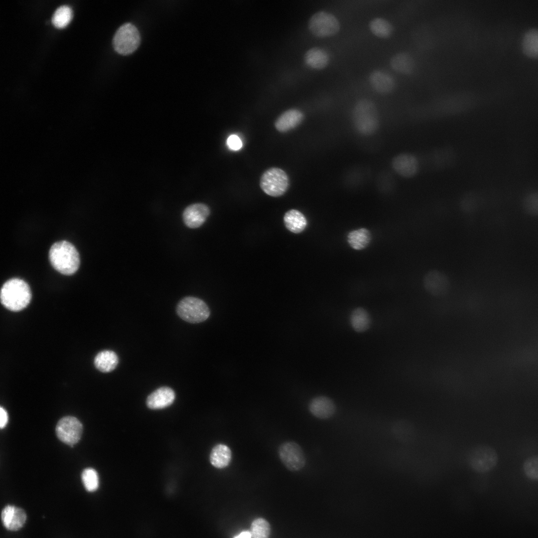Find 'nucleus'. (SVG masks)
<instances>
[{
  "label": "nucleus",
  "instance_id": "12",
  "mask_svg": "<svg viewBox=\"0 0 538 538\" xmlns=\"http://www.w3.org/2000/svg\"><path fill=\"white\" fill-rule=\"evenodd\" d=\"M394 170L400 176L411 178L417 174L420 164L418 157L409 152H403L395 156L392 161Z\"/></svg>",
  "mask_w": 538,
  "mask_h": 538
},
{
  "label": "nucleus",
  "instance_id": "8",
  "mask_svg": "<svg viewBox=\"0 0 538 538\" xmlns=\"http://www.w3.org/2000/svg\"><path fill=\"white\" fill-rule=\"evenodd\" d=\"M277 454L282 465L289 471H299L306 465L305 453L300 445L295 441L281 443L278 447Z\"/></svg>",
  "mask_w": 538,
  "mask_h": 538
},
{
  "label": "nucleus",
  "instance_id": "24",
  "mask_svg": "<svg viewBox=\"0 0 538 538\" xmlns=\"http://www.w3.org/2000/svg\"><path fill=\"white\" fill-rule=\"evenodd\" d=\"M118 363V356L112 350H104L99 352L94 359L96 368L103 373L113 371L116 368Z\"/></svg>",
  "mask_w": 538,
  "mask_h": 538
},
{
  "label": "nucleus",
  "instance_id": "31",
  "mask_svg": "<svg viewBox=\"0 0 538 538\" xmlns=\"http://www.w3.org/2000/svg\"><path fill=\"white\" fill-rule=\"evenodd\" d=\"M82 480L87 491L93 492L99 487V477L97 472L93 468L84 469L82 473Z\"/></svg>",
  "mask_w": 538,
  "mask_h": 538
},
{
  "label": "nucleus",
  "instance_id": "23",
  "mask_svg": "<svg viewBox=\"0 0 538 538\" xmlns=\"http://www.w3.org/2000/svg\"><path fill=\"white\" fill-rule=\"evenodd\" d=\"M283 222L286 229L295 234L302 232L307 226V220L305 216L295 209L289 210L285 213Z\"/></svg>",
  "mask_w": 538,
  "mask_h": 538
},
{
  "label": "nucleus",
  "instance_id": "28",
  "mask_svg": "<svg viewBox=\"0 0 538 538\" xmlns=\"http://www.w3.org/2000/svg\"><path fill=\"white\" fill-rule=\"evenodd\" d=\"M523 52L531 58H538V29H532L524 35L522 42Z\"/></svg>",
  "mask_w": 538,
  "mask_h": 538
},
{
  "label": "nucleus",
  "instance_id": "14",
  "mask_svg": "<svg viewBox=\"0 0 538 538\" xmlns=\"http://www.w3.org/2000/svg\"><path fill=\"white\" fill-rule=\"evenodd\" d=\"M308 409L314 417L327 419L332 417L336 412V407L334 402L326 396H317L309 402Z\"/></svg>",
  "mask_w": 538,
  "mask_h": 538
},
{
  "label": "nucleus",
  "instance_id": "27",
  "mask_svg": "<svg viewBox=\"0 0 538 538\" xmlns=\"http://www.w3.org/2000/svg\"><path fill=\"white\" fill-rule=\"evenodd\" d=\"M369 27L374 35L381 38H389L394 30L392 23L383 17H376L372 19L369 23Z\"/></svg>",
  "mask_w": 538,
  "mask_h": 538
},
{
  "label": "nucleus",
  "instance_id": "2",
  "mask_svg": "<svg viewBox=\"0 0 538 538\" xmlns=\"http://www.w3.org/2000/svg\"><path fill=\"white\" fill-rule=\"evenodd\" d=\"M31 298V292L28 284L20 278L8 280L1 288V303L9 310H22L28 305Z\"/></svg>",
  "mask_w": 538,
  "mask_h": 538
},
{
  "label": "nucleus",
  "instance_id": "16",
  "mask_svg": "<svg viewBox=\"0 0 538 538\" xmlns=\"http://www.w3.org/2000/svg\"><path fill=\"white\" fill-rule=\"evenodd\" d=\"M175 398L173 389L161 387L151 393L147 398L146 405L150 409H161L171 405Z\"/></svg>",
  "mask_w": 538,
  "mask_h": 538
},
{
  "label": "nucleus",
  "instance_id": "6",
  "mask_svg": "<svg viewBox=\"0 0 538 538\" xmlns=\"http://www.w3.org/2000/svg\"><path fill=\"white\" fill-rule=\"evenodd\" d=\"M289 180L286 173L277 167H271L262 174L260 181L262 190L267 195L277 197L287 190Z\"/></svg>",
  "mask_w": 538,
  "mask_h": 538
},
{
  "label": "nucleus",
  "instance_id": "30",
  "mask_svg": "<svg viewBox=\"0 0 538 538\" xmlns=\"http://www.w3.org/2000/svg\"><path fill=\"white\" fill-rule=\"evenodd\" d=\"M72 17V10L67 5H61L54 11L52 17L53 24L57 28L65 27L70 21Z\"/></svg>",
  "mask_w": 538,
  "mask_h": 538
},
{
  "label": "nucleus",
  "instance_id": "35",
  "mask_svg": "<svg viewBox=\"0 0 538 538\" xmlns=\"http://www.w3.org/2000/svg\"><path fill=\"white\" fill-rule=\"evenodd\" d=\"M227 143L230 149L234 150L240 149L243 145L239 137L234 134L229 136L227 140Z\"/></svg>",
  "mask_w": 538,
  "mask_h": 538
},
{
  "label": "nucleus",
  "instance_id": "33",
  "mask_svg": "<svg viewBox=\"0 0 538 538\" xmlns=\"http://www.w3.org/2000/svg\"><path fill=\"white\" fill-rule=\"evenodd\" d=\"M523 206L525 211L533 216H538V192H533L524 199Z\"/></svg>",
  "mask_w": 538,
  "mask_h": 538
},
{
  "label": "nucleus",
  "instance_id": "17",
  "mask_svg": "<svg viewBox=\"0 0 538 538\" xmlns=\"http://www.w3.org/2000/svg\"><path fill=\"white\" fill-rule=\"evenodd\" d=\"M1 519L4 526L10 531H17L24 525L26 515L21 509L8 505L1 511Z\"/></svg>",
  "mask_w": 538,
  "mask_h": 538
},
{
  "label": "nucleus",
  "instance_id": "19",
  "mask_svg": "<svg viewBox=\"0 0 538 538\" xmlns=\"http://www.w3.org/2000/svg\"><path fill=\"white\" fill-rule=\"evenodd\" d=\"M232 459V452L230 448L226 444L219 443L212 448L210 455L209 461L211 464L218 469H223L227 467Z\"/></svg>",
  "mask_w": 538,
  "mask_h": 538
},
{
  "label": "nucleus",
  "instance_id": "4",
  "mask_svg": "<svg viewBox=\"0 0 538 538\" xmlns=\"http://www.w3.org/2000/svg\"><path fill=\"white\" fill-rule=\"evenodd\" d=\"M499 460L496 450L491 446L480 444L473 447L468 452L467 462L474 472L484 474L495 468Z\"/></svg>",
  "mask_w": 538,
  "mask_h": 538
},
{
  "label": "nucleus",
  "instance_id": "7",
  "mask_svg": "<svg viewBox=\"0 0 538 538\" xmlns=\"http://www.w3.org/2000/svg\"><path fill=\"white\" fill-rule=\"evenodd\" d=\"M308 27L314 36L325 38L336 34L340 30V23L332 13L320 10L316 12L310 17Z\"/></svg>",
  "mask_w": 538,
  "mask_h": 538
},
{
  "label": "nucleus",
  "instance_id": "18",
  "mask_svg": "<svg viewBox=\"0 0 538 538\" xmlns=\"http://www.w3.org/2000/svg\"><path fill=\"white\" fill-rule=\"evenodd\" d=\"M303 119L304 114L301 111L290 109L278 117L274 123V126L278 132L285 133L297 127Z\"/></svg>",
  "mask_w": 538,
  "mask_h": 538
},
{
  "label": "nucleus",
  "instance_id": "13",
  "mask_svg": "<svg viewBox=\"0 0 538 538\" xmlns=\"http://www.w3.org/2000/svg\"><path fill=\"white\" fill-rule=\"evenodd\" d=\"M210 214V210L206 204H192L184 209L182 214L183 221L188 228H197L204 223Z\"/></svg>",
  "mask_w": 538,
  "mask_h": 538
},
{
  "label": "nucleus",
  "instance_id": "32",
  "mask_svg": "<svg viewBox=\"0 0 538 538\" xmlns=\"http://www.w3.org/2000/svg\"><path fill=\"white\" fill-rule=\"evenodd\" d=\"M526 476L533 480H538V455L528 458L523 465Z\"/></svg>",
  "mask_w": 538,
  "mask_h": 538
},
{
  "label": "nucleus",
  "instance_id": "15",
  "mask_svg": "<svg viewBox=\"0 0 538 538\" xmlns=\"http://www.w3.org/2000/svg\"><path fill=\"white\" fill-rule=\"evenodd\" d=\"M369 79L373 89L381 94L391 93L396 86V82L393 77L382 70L377 69L372 71Z\"/></svg>",
  "mask_w": 538,
  "mask_h": 538
},
{
  "label": "nucleus",
  "instance_id": "37",
  "mask_svg": "<svg viewBox=\"0 0 538 538\" xmlns=\"http://www.w3.org/2000/svg\"><path fill=\"white\" fill-rule=\"evenodd\" d=\"M234 538H252V536L250 532L246 531L242 532Z\"/></svg>",
  "mask_w": 538,
  "mask_h": 538
},
{
  "label": "nucleus",
  "instance_id": "34",
  "mask_svg": "<svg viewBox=\"0 0 538 538\" xmlns=\"http://www.w3.org/2000/svg\"><path fill=\"white\" fill-rule=\"evenodd\" d=\"M461 210L467 213L474 212L476 209V203L474 196H467L463 198L460 204Z\"/></svg>",
  "mask_w": 538,
  "mask_h": 538
},
{
  "label": "nucleus",
  "instance_id": "25",
  "mask_svg": "<svg viewBox=\"0 0 538 538\" xmlns=\"http://www.w3.org/2000/svg\"><path fill=\"white\" fill-rule=\"evenodd\" d=\"M372 236L370 231L361 228L350 232L347 235V242L350 247L356 250H362L370 244Z\"/></svg>",
  "mask_w": 538,
  "mask_h": 538
},
{
  "label": "nucleus",
  "instance_id": "29",
  "mask_svg": "<svg viewBox=\"0 0 538 538\" xmlns=\"http://www.w3.org/2000/svg\"><path fill=\"white\" fill-rule=\"evenodd\" d=\"M252 538H269L270 527L269 522L263 518H257L252 522L251 526Z\"/></svg>",
  "mask_w": 538,
  "mask_h": 538
},
{
  "label": "nucleus",
  "instance_id": "22",
  "mask_svg": "<svg viewBox=\"0 0 538 538\" xmlns=\"http://www.w3.org/2000/svg\"><path fill=\"white\" fill-rule=\"evenodd\" d=\"M390 65L397 72L409 75L413 72L415 62L413 56L407 52H401L395 54L390 60Z\"/></svg>",
  "mask_w": 538,
  "mask_h": 538
},
{
  "label": "nucleus",
  "instance_id": "3",
  "mask_svg": "<svg viewBox=\"0 0 538 538\" xmlns=\"http://www.w3.org/2000/svg\"><path fill=\"white\" fill-rule=\"evenodd\" d=\"M352 119L357 131L369 135L375 133L379 126V116L375 105L370 100L362 99L355 105Z\"/></svg>",
  "mask_w": 538,
  "mask_h": 538
},
{
  "label": "nucleus",
  "instance_id": "10",
  "mask_svg": "<svg viewBox=\"0 0 538 538\" xmlns=\"http://www.w3.org/2000/svg\"><path fill=\"white\" fill-rule=\"evenodd\" d=\"M83 426L76 417L65 416L60 419L56 426L57 436L62 442L73 446L81 438Z\"/></svg>",
  "mask_w": 538,
  "mask_h": 538
},
{
  "label": "nucleus",
  "instance_id": "1",
  "mask_svg": "<svg viewBox=\"0 0 538 538\" xmlns=\"http://www.w3.org/2000/svg\"><path fill=\"white\" fill-rule=\"evenodd\" d=\"M49 258L53 267L65 275H71L78 269L80 257L75 247L66 241L55 243L50 248Z\"/></svg>",
  "mask_w": 538,
  "mask_h": 538
},
{
  "label": "nucleus",
  "instance_id": "36",
  "mask_svg": "<svg viewBox=\"0 0 538 538\" xmlns=\"http://www.w3.org/2000/svg\"><path fill=\"white\" fill-rule=\"evenodd\" d=\"M8 421V415L6 410L2 407H0V427L1 428H4L6 425Z\"/></svg>",
  "mask_w": 538,
  "mask_h": 538
},
{
  "label": "nucleus",
  "instance_id": "11",
  "mask_svg": "<svg viewBox=\"0 0 538 538\" xmlns=\"http://www.w3.org/2000/svg\"><path fill=\"white\" fill-rule=\"evenodd\" d=\"M422 284L430 294L440 297L446 295L450 289V281L443 272L436 269L428 271L423 276Z\"/></svg>",
  "mask_w": 538,
  "mask_h": 538
},
{
  "label": "nucleus",
  "instance_id": "20",
  "mask_svg": "<svg viewBox=\"0 0 538 538\" xmlns=\"http://www.w3.org/2000/svg\"><path fill=\"white\" fill-rule=\"evenodd\" d=\"M305 65L314 70H322L325 68L329 63L330 56L328 52L324 49L314 47L308 49L303 56Z\"/></svg>",
  "mask_w": 538,
  "mask_h": 538
},
{
  "label": "nucleus",
  "instance_id": "26",
  "mask_svg": "<svg viewBox=\"0 0 538 538\" xmlns=\"http://www.w3.org/2000/svg\"><path fill=\"white\" fill-rule=\"evenodd\" d=\"M350 324L353 329L358 332L366 331L370 326L371 318L368 312L364 308L358 307L351 312Z\"/></svg>",
  "mask_w": 538,
  "mask_h": 538
},
{
  "label": "nucleus",
  "instance_id": "21",
  "mask_svg": "<svg viewBox=\"0 0 538 538\" xmlns=\"http://www.w3.org/2000/svg\"><path fill=\"white\" fill-rule=\"evenodd\" d=\"M392 431L396 439L404 443L411 442L416 436L415 426L406 419L396 421L392 426Z\"/></svg>",
  "mask_w": 538,
  "mask_h": 538
},
{
  "label": "nucleus",
  "instance_id": "9",
  "mask_svg": "<svg viewBox=\"0 0 538 538\" xmlns=\"http://www.w3.org/2000/svg\"><path fill=\"white\" fill-rule=\"evenodd\" d=\"M140 39L137 28L131 23H126L116 31L113 39V45L117 52L127 55L136 49L139 46Z\"/></svg>",
  "mask_w": 538,
  "mask_h": 538
},
{
  "label": "nucleus",
  "instance_id": "5",
  "mask_svg": "<svg viewBox=\"0 0 538 538\" xmlns=\"http://www.w3.org/2000/svg\"><path fill=\"white\" fill-rule=\"evenodd\" d=\"M176 312L181 319L193 324L206 321L211 313L205 302L194 296H186L181 299L177 304Z\"/></svg>",
  "mask_w": 538,
  "mask_h": 538
}]
</instances>
